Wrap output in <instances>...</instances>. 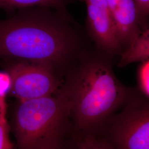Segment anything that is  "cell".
<instances>
[{"label":"cell","mask_w":149,"mask_h":149,"mask_svg":"<svg viewBox=\"0 0 149 149\" xmlns=\"http://www.w3.org/2000/svg\"><path fill=\"white\" fill-rule=\"evenodd\" d=\"M70 112L69 101L60 88L50 96L16 100L7 114L13 149L60 148L74 134Z\"/></svg>","instance_id":"obj_3"},{"label":"cell","mask_w":149,"mask_h":149,"mask_svg":"<svg viewBox=\"0 0 149 149\" xmlns=\"http://www.w3.org/2000/svg\"><path fill=\"white\" fill-rule=\"evenodd\" d=\"M138 91L149 98V60L141 62L137 71Z\"/></svg>","instance_id":"obj_12"},{"label":"cell","mask_w":149,"mask_h":149,"mask_svg":"<svg viewBox=\"0 0 149 149\" xmlns=\"http://www.w3.org/2000/svg\"><path fill=\"white\" fill-rule=\"evenodd\" d=\"M118 67L123 68L135 62H143L149 60V29L142 30L127 48L120 54Z\"/></svg>","instance_id":"obj_8"},{"label":"cell","mask_w":149,"mask_h":149,"mask_svg":"<svg viewBox=\"0 0 149 149\" xmlns=\"http://www.w3.org/2000/svg\"><path fill=\"white\" fill-rule=\"evenodd\" d=\"M0 66L11 79L8 93L24 101L53 95L62 85L64 77L47 64L17 59L0 60Z\"/></svg>","instance_id":"obj_5"},{"label":"cell","mask_w":149,"mask_h":149,"mask_svg":"<svg viewBox=\"0 0 149 149\" xmlns=\"http://www.w3.org/2000/svg\"><path fill=\"white\" fill-rule=\"evenodd\" d=\"M82 45L68 12L36 6L0 19V60L42 63L64 77L85 52Z\"/></svg>","instance_id":"obj_1"},{"label":"cell","mask_w":149,"mask_h":149,"mask_svg":"<svg viewBox=\"0 0 149 149\" xmlns=\"http://www.w3.org/2000/svg\"><path fill=\"white\" fill-rule=\"evenodd\" d=\"M0 149H13L8 122L0 119Z\"/></svg>","instance_id":"obj_13"},{"label":"cell","mask_w":149,"mask_h":149,"mask_svg":"<svg viewBox=\"0 0 149 149\" xmlns=\"http://www.w3.org/2000/svg\"><path fill=\"white\" fill-rule=\"evenodd\" d=\"M138 9L141 26L143 29L147 28L149 13V0H135Z\"/></svg>","instance_id":"obj_14"},{"label":"cell","mask_w":149,"mask_h":149,"mask_svg":"<svg viewBox=\"0 0 149 149\" xmlns=\"http://www.w3.org/2000/svg\"><path fill=\"white\" fill-rule=\"evenodd\" d=\"M74 149H114L98 132H74Z\"/></svg>","instance_id":"obj_10"},{"label":"cell","mask_w":149,"mask_h":149,"mask_svg":"<svg viewBox=\"0 0 149 149\" xmlns=\"http://www.w3.org/2000/svg\"><path fill=\"white\" fill-rule=\"evenodd\" d=\"M11 79L5 71L0 72V119L7 121V96L11 88Z\"/></svg>","instance_id":"obj_11"},{"label":"cell","mask_w":149,"mask_h":149,"mask_svg":"<svg viewBox=\"0 0 149 149\" xmlns=\"http://www.w3.org/2000/svg\"><path fill=\"white\" fill-rule=\"evenodd\" d=\"M111 59L85 52L65 75L60 89L70 103L74 132L98 130L137 92L118 79Z\"/></svg>","instance_id":"obj_2"},{"label":"cell","mask_w":149,"mask_h":149,"mask_svg":"<svg viewBox=\"0 0 149 149\" xmlns=\"http://www.w3.org/2000/svg\"><path fill=\"white\" fill-rule=\"evenodd\" d=\"M74 0H0V10L10 15L15 11L24 8L40 6L54 10L68 12V6Z\"/></svg>","instance_id":"obj_9"},{"label":"cell","mask_w":149,"mask_h":149,"mask_svg":"<svg viewBox=\"0 0 149 149\" xmlns=\"http://www.w3.org/2000/svg\"><path fill=\"white\" fill-rule=\"evenodd\" d=\"M88 31L97 50L111 58L123 49L116 36L106 0H85Z\"/></svg>","instance_id":"obj_6"},{"label":"cell","mask_w":149,"mask_h":149,"mask_svg":"<svg viewBox=\"0 0 149 149\" xmlns=\"http://www.w3.org/2000/svg\"><path fill=\"white\" fill-rule=\"evenodd\" d=\"M73 146H74L73 142L72 141L70 140L59 149H74V148Z\"/></svg>","instance_id":"obj_15"},{"label":"cell","mask_w":149,"mask_h":149,"mask_svg":"<svg viewBox=\"0 0 149 149\" xmlns=\"http://www.w3.org/2000/svg\"><path fill=\"white\" fill-rule=\"evenodd\" d=\"M118 41L123 50L142 31L135 0H106Z\"/></svg>","instance_id":"obj_7"},{"label":"cell","mask_w":149,"mask_h":149,"mask_svg":"<svg viewBox=\"0 0 149 149\" xmlns=\"http://www.w3.org/2000/svg\"><path fill=\"white\" fill-rule=\"evenodd\" d=\"M98 132L114 149H149V99L138 90Z\"/></svg>","instance_id":"obj_4"}]
</instances>
